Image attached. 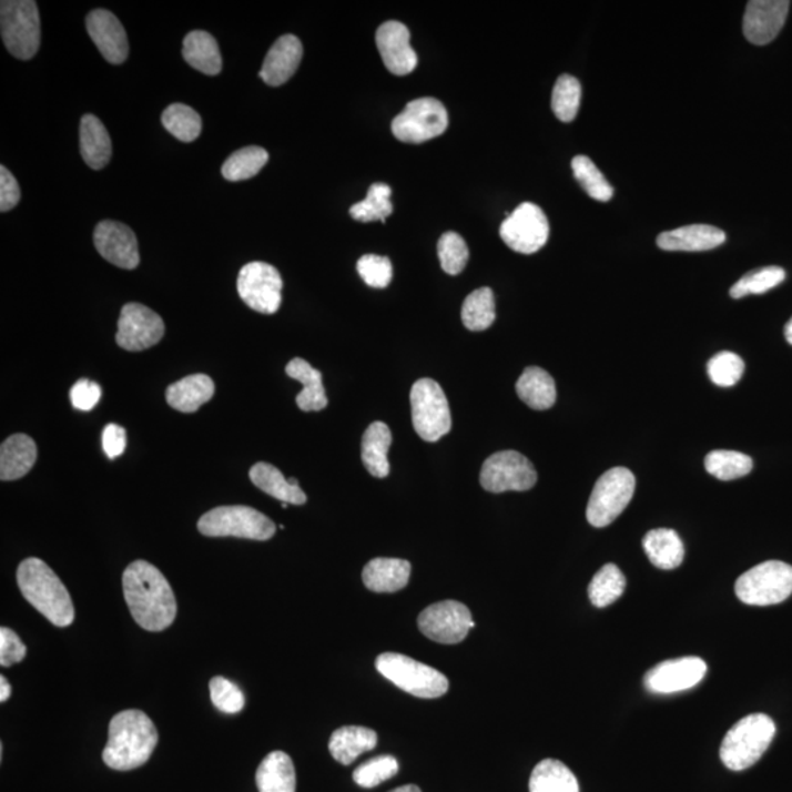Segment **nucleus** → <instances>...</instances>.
Masks as SVG:
<instances>
[{"mask_svg":"<svg viewBox=\"0 0 792 792\" xmlns=\"http://www.w3.org/2000/svg\"><path fill=\"white\" fill-rule=\"evenodd\" d=\"M122 589L132 618L144 630L159 632L174 623V590L166 577L152 563L131 562L122 576Z\"/></svg>","mask_w":792,"mask_h":792,"instance_id":"1","label":"nucleus"},{"mask_svg":"<svg viewBox=\"0 0 792 792\" xmlns=\"http://www.w3.org/2000/svg\"><path fill=\"white\" fill-rule=\"evenodd\" d=\"M159 743L152 719L141 710H124L109 723L103 762L115 771H132L149 762Z\"/></svg>","mask_w":792,"mask_h":792,"instance_id":"2","label":"nucleus"},{"mask_svg":"<svg viewBox=\"0 0 792 792\" xmlns=\"http://www.w3.org/2000/svg\"><path fill=\"white\" fill-rule=\"evenodd\" d=\"M18 587L27 602L57 627L74 622V603L61 578L39 558H27L17 570Z\"/></svg>","mask_w":792,"mask_h":792,"instance_id":"3","label":"nucleus"},{"mask_svg":"<svg viewBox=\"0 0 792 792\" xmlns=\"http://www.w3.org/2000/svg\"><path fill=\"white\" fill-rule=\"evenodd\" d=\"M775 734V722L768 714H749L727 732L719 751L722 763L731 771H745L766 753Z\"/></svg>","mask_w":792,"mask_h":792,"instance_id":"4","label":"nucleus"},{"mask_svg":"<svg viewBox=\"0 0 792 792\" xmlns=\"http://www.w3.org/2000/svg\"><path fill=\"white\" fill-rule=\"evenodd\" d=\"M0 33L4 48L21 61L39 52L42 40L38 3L33 0H3L0 3Z\"/></svg>","mask_w":792,"mask_h":792,"instance_id":"5","label":"nucleus"},{"mask_svg":"<svg viewBox=\"0 0 792 792\" xmlns=\"http://www.w3.org/2000/svg\"><path fill=\"white\" fill-rule=\"evenodd\" d=\"M376 669L398 689L420 699H438L449 689L444 673L399 653H382L376 659Z\"/></svg>","mask_w":792,"mask_h":792,"instance_id":"6","label":"nucleus"},{"mask_svg":"<svg viewBox=\"0 0 792 792\" xmlns=\"http://www.w3.org/2000/svg\"><path fill=\"white\" fill-rule=\"evenodd\" d=\"M197 528L207 537H238L258 541L272 539L276 532L275 522L271 518L245 505L213 508L200 518Z\"/></svg>","mask_w":792,"mask_h":792,"instance_id":"7","label":"nucleus"},{"mask_svg":"<svg viewBox=\"0 0 792 792\" xmlns=\"http://www.w3.org/2000/svg\"><path fill=\"white\" fill-rule=\"evenodd\" d=\"M735 593L751 607L782 603L792 595V567L781 561L759 563L737 580Z\"/></svg>","mask_w":792,"mask_h":792,"instance_id":"8","label":"nucleus"},{"mask_svg":"<svg viewBox=\"0 0 792 792\" xmlns=\"http://www.w3.org/2000/svg\"><path fill=\"white\" fill-rule=\"evenodd\" d=\"M634 490L636 477L628 468H611L596 481L587 505V520L598 528L612 525L631 502Z\"/></svg>","mask_w":792,"mask_h":792,"instance_id":"9","label":"nucleus"},{"mask_svg":"<svg viewBox=\"0 0 792 792\" xmlns=\"http://www.w3.org/2000/svg\"><path fill=\"white\" fill-rule=\"evenodd\" d=\"M413 426L416 434L426 441H438L448 435L453 427V417L448 398L431 379H420L413 385L412 395Z\"/></svg>","mask_w":792,"mask_h":792,"instance_id":"10","label":"nucleus"},{"mask_svg":"<svg viewBox=\"0 0 792 792\" xmlns=\"http://www.w3.org/2000/svg\"><path fill=\"white\" fill-rule=\"evenodd\" d=\"M448 112L438 99L413 100L393 121L396 139L404 143H425L448 129Z\"/></svg>","mask_w":792,"mask_h":792,"instance_id":"11","label":"nucleus"},{"mask_svg":"<svg viewBox=\"0 0 792 792\" xmlns=\"http://www.w3.org/2000/svg\"><path fill=\"white\" fill-rule=\"evenodd\" d=\"M537 484L530 459L517 450H500L487 458L480 471V485L490 494L526 491Z\"/></svg>","mask_w":792,"mask_h":792,"instance_id":"12","label":"nucleus"},{"mask_svg":"<svg viewBox=\"0 0 792 792\" xmlns=\"http://www.w3.org/2000/svg\"><path fill=\"white\" fill-rule=\"evenodd\" d=\"M281 273L272 264L252 262L240 271L236 290L241 299L254 312L276 313L282 303Z\"/></svg>","mask_w":792,"mask_h":792,"instance_id":"13","label":"nucleus"},{"mask_svg":"<svg viewBox=\"0 0 792 792\" xmlns=\"http://www.w3.org/2000/svg\"><path fill=\"white\" fill-rule=\"evenodd\" d=\"M499 234L514 252L537 253L548 243V217L536 204L522 203L500 225Z\"/></svg>","mask_w":792,"mask_h":792,"instance_id":"14","label":"nucleus"},{"mask_svg":"<svg viewBox=\"0 0 792 792\" xmlns=\"http://www.w3.org/2000/svg\"><path fill=\"white\" fill-rule=\"evenodd\" d=\"M418 628L427 639L441 644H458L475 628L470 609L455 600L430 605L418 617Z\"/></svg>","mask_w":792,"mask_h":792,"instance_id":"15","label":"nucleus"},{"mask_svg":"<svg viewBox=\"0 0 792 792\" xmlns=\"http://www.w3.org/2000/svg\"><path fill=\"white\" fill-rule=\"evenodd\" d=\"M165 335L163 318L139 303L125 304L118 321L116 344L126 352L139 353L161 343Z\"/></svg>","mask_w":792,"mask_h":792,"instance_id":"16","label":"nucleus"},{"mask_svg":"<svg viewBox=\"0 0 792 792\" xmlns=\"http://www.w3.org/2000/svg\"><path fill=\"white\" fill-rule=\"evenodd\" d=\"M708 672V664L698 657L664 660L644 677L646 689L654 694H673L693 689Z\"/></svg>","mask_w":792,"mask_h":792,"instance_id":"17","label":"nucleus"},{"mask_svg":"<svg viewBox=\"0 0 792 792\" xmlns=\"http://www.w3.org/2000/svg\"><path fill=\"white\" fill-rule=\"evenodd\" d=\"M94 245L100 256L113 266L132 271L140 264L139 243L125 223L102 221L94 230Z\"/></svg>","mask_w":792,"mask_h":792,"instance_id":"18","label":"nucleus"},{"mask_svg":"<svg viewBox=\"0 0 792 792\" xmlns=\"http://www.w3.org/2000/svg\"><path fill=\"white\" fill-rule=\"evenodd\" d=\"M789 11V0H751L744 13L745 39L758 45L773 42L785 24Z\"/></svg>","mask_w":792,"mask_h":792,"instance_id":"19","label":"nucleus"},{"mask_svg":"<svg viewBox=\"0 0 792 792\" xmlns=\"http://www.w3.org/2000/svg\"><path fill=\"white\" fill-rule=\"evenodd\" d=\"M85 26L91 40L109 63L121 65L126 61L130 53L129 38L124 26L111 11L94 9L85 18Z\"/></svg>","mask_w":792,"mask_h":792,"instance_id":"20","label":"nucleus"},{"mask_svg":"<svg viewBox=\"0 0 792 792\" xmlns=\"http://www.w3.org/2000/svg\"><path fill=\"white\" fill-rule=\"evenodd\" d=\"M382 61L395 75H408L416 70L418 58L409 44V30L399 21H388L376 33Z\"/></svg>","mask_w":792,"mask_h":792,"instance_id":"21","label":"nucleus"},{"mask_svg":"<svg viewBox=\"0 0 792 792\" xmlns=\"http://www.w3.org/2000/svg\"><path fill=\"white\" fill-rule=\"evenodd\" d=\"M303 59V44L293 34L282 35L264 58L261 79L271 88H280L295 74Z\"/></svg>","mask_w":792,"mask_h":792,"instance_id":"22","label":"nucleus"},{"mask_svg":"<svg viewBox=\"0 0 792 792\" xmlns=\"http://www.w3.org/2000/svg\"><path fill=\"white\" fill-rule=\"evenodd\" d=\"M727 234L717 226L689 225L662 232L658 236V247L664 252H708L722 245Z\"/></svg>","mask_w":792,"mask_h":792,"instance_id":"23","label":"nucleus"},{"mask_svg":"<svg viewBox=\"0 0 792 792\" xmlns=\"http://www.w3.org/2000/svg\"><path fill=\"white\" fill-rule=\"evenodd\" d=\"M38 459V446L29 435L9 436L0 446V479L12 481L29 475Z\"/></svg>","mask_w":792,"mask_h":792,"instance_id":"24","label":"nucleus"},{"mask_svg":"<svg viewBox=\"0 0 792 792\" xmlns=\"http://www.w3.org/2000/svg\"><path fill=\"white\" fill-rule=\"evenodd\" d=\"M412 563L404 559L376 558L364 567L363 581L375 593H395L408 585Z\"/></svg>","mask_w":792,"mask_h":792,"instance_id":"25","label":"nucleus"},{"mask_svg":"<svg viewBox=\"0 0 792 792\" xmlns=\"http://www.w3.org/2000/svg\"><path fill=\"white\" fill-rule=\"evenodd\" d=\"M80 152L91 170L100 171L111 162V135L98 116L84 115L80 124Z\"/></svg>","mask_w":792,"mask_h":792,"instance_id":"26","label":"nucleus"},{"mask_svg":"<svg viewBox=\"0 0 792 792\" xmlns=\"http://www.w3.org/2000/svg\"><path fill=\"white\" fill-rule=\"evenodd\" d=\"M215 395V382L207 375H191L177 380L166 389V400L176 412L191 414L199 412L203 404Z\"/></svg>","mask_w":792,"mask_h":792,"instance_id":"27","label":"nucleus"},{"mask_svg":"<svg viewBox=\"0 0 792 792\" xmlns=\"http://www.w3.org/2000/svg\"><path fill=\"white\" fill-rule=\"evenodd\" d=\"M250 480L264 494L281 500V502L293 505L307 502V496L299 487L297 479L291 477L290 480H286L284 475L272 464H254L252 470H250Z\"/></svg>","mask_w":792,"mask_h":792,"instance_id":"28","label":"nucleus"},{"mask_svg":"<svg viewBox=\"0 0 792 792\" xmlns=\"http://www.w3.org/2000/svg\"><path fill=\"white\" fill-rule=\"evenodd\" d=\"M286 375L303 385L302 393L297 395V405L302 412H322L327 407L322 373L312 367V364H308L306 359H291L286 366Z\"/></svg>","mask_w":792,"mask_h":792,"instance_id":"29","label":"nucleus"},{"mask_svg":"<svg viewBox=\"0 0 792 792\" xmlns=\"http://www.w3.org/2000/svg\"><path fill=\"white\" fill-rule=\"evenodd\" d=\"M393 444V434L388 425L382 422L372 423L364 431L362 441V459L364 467L377 479L388 477L390 466L388 450Z\"/></svg>","mask_w":792,"mask_h":792,"instance_id":"30","label":"nucleus"},{"mask_svg":"<svg viewBox=\"0 0 792 792\" xmlns=\"http://www.w3.org/2000/svg\"><path fill=\"white\" fill-rule=\"evenodd\" d=\"M643 548L650 562L660 570H676L684 561V545L678 532L671 528H657L649 531L644 536Z\"/></svg>","mask_w":792,"mask_h":792,"instance_id":"31","label":"nucleus"},{"mask_svg":"<svg viewBox=\"0 0 792 792\" xmlns=\"http://www.w3.org/2000/svg\"><path fill=\"white\" fill-rule=\"evenodd\" d=\"M258 792H295L297 778L293 759L284 751H272L256 772Z\"/></svg>","mask_w":792,"mask_h":792,"instance_id":"32","label":"nucleus"},{"mask_svg":"<svg viewBox=\"0 0 792 792\" xmlns=\"http://www.w3.org/2000/svg\"><path fill=\"white\" fill-rule=\"evenodd\" d=\"M182 57L191 68L206 75H217L222 71L220 45L206 31H191L185 35Z\"/></svg>","mask_w":792,"mask_h":792,"instance_id":"33","label":"nucleus"},{"mask_svg":"<svg viewBox=\"0 0 792 792\" xmlns=\"http://www.w3.org/2000/svg\"><path fill=\"white\" fill-rule=\"evenodd\" d=\"M377 734L366 727H343L332 734L329 751L341 764H352L359 754L376 748Z\"/></svg>","mask_w":792,"mask_h":792,"instance_id":"34","label":"nucleus"},{"mask_svg":"<svg viewBox=\"0 0 792 792\" xmlns=\"http://www.w3.org/2000/svg\"><path fill=\"white\" fill-rule=\"evenodd\" d=\"M516 389L522 403L539 412L552 408L557 403V386L554 377L540 367H527L517 380Z\"/></svg>","mask_w":792,"mask_h":792,"instance_id":"35","label":"nucleus"},{"mask_svg":"<svg viewBox=\"0 0 792 792\" xmlns=\"http://www.w3.org/2000/svg\"><path fill=\"white\" fill-rule=\"evenodd\" d=\"M530 792H580L576 775L559 760H541L528 784Z\"/></svg>","mask_w":792,"mask_h":792,"instance_id":"36","label":"nucleus"},{"mask_svg":"<svg viewBox=\"0 0 792 792\" xmlns=\"http://www.w3.org/2000/svg\"><path fill=\"white\" fill-rule=\"evenodd\" d=\"M627 580L623 573L613 563H607L595 573L589 586L590 602L596 608H607L617 602L626 590Z\"/></svg>","mask_w":792,"mask_h":792,"instance_id":"37","label":"nucleus"},{"mask_svg":"<svg viewBox=\"0 0 792 792\" xmlns=\"http://www.w3.org/2000/svg\"><path fill=\"white\" fill-rule=\"evenodd\" d=\"M268 153L258 145H250L232 153L222 166V175L226 181L240 182L256 176L266 166Z\"/></svg>","mask_w":792,"mask_h":792,"instance_id":"38","label":"nucleus"},{"mask_svg":"<svg viewBox=\"0 0 792 792\" xmlns=\"http://www.w3.org/2000/svg\"><path fill=\"white\" fill-rule=\"evenodd\" d=\"M461 317L468 331L489 329L496 318L494 291L490 288L473 291L463 304Z\"/></svg>","mask_w":792,"mask_h":792,"instance_id":"39","label":"nucleus"},{"mask_svg":"<svg viewBox=\"0 0 792 792\" xmlns=\"http://www.w3.org/2000/svg\"><path fill=\"white\" fill-rule=\"evenodd\" d=\"M705 471L719 480L741 479L753 470V459L737 450H712L704 459Z\"/></svg>","mask_w":792,"mask_h":792,"instance_id":"40","label":"nucleus"},{"mask_svg":"<svg viewBox=\"0 0 792 792\" xmlns=\"http://www.w3.org/2000/svg\"><path fill=\"white\" fill-rule=\"evenodd\" d=\"M390 194H393V189L384 182L373 184L368 189L367 197L349 209V215L358 222H385L386 217L394 212Z\"/></svg>","mask_w":792,"mask_h":792,"instance_id":"41","label":"nucleus"},{"mask_svg":"<svg viewBox=\"0 0 792 792\" xmlns=\"http://www.w3.org/2000/svg\"><path fill=\"white\" fill-rule=\"evenodd\" d=\"M162 124L182 143H191L202 134V118L193 108L174 103L162 113Z\"/></svg>","mask_w":792,"mask_h":792,"instance_id":"42","label":"nucleus"},{"mask_svg":"<svg viewBox=\"0 0 792 792\" xmlns=\"http://www.w3.org/2000/svg\"><path fill=\"white\" fill-rule=\"evenodd\" d=\"M573 176L580 182L586 193L598 202H609L613 195V189L607 177L603 176L599 167L587 156H576L571 162Z\"/></svg>","mask_w":792,"mask_h":792,"instance_id":"43","label":"nucleus"},{"mask_svg":"<svg viewBox=\"0 0 792 792\" xmlns=\"http://www.w3.org/2000/svg\"><path fill=\"white\" fill-rule=\"evenodd\" d=\"M785 271L778 266L758 268L741 277L730 291L731 297L740 299L745 295H759L768 293L785 281Z\"/></svg>","mask_w":792,"mask_h":792,"instance_id":"44","label":"nucleus"},{"mask_svg":"<svg viewBox=\"0 0 792 792\" xmlns=\"http://www.w3.org/2000/svg\"><path fill=\"white\" fill-rule=\"evenodd\" d=\"M581 102V84L576 77L563 74L557 80L552 93V109L559 121L576 120Z\"/></svg>","mask_w":792,"mask_h":792,"instance_id":"45","label":"nucleus"},{"mask_svg":"<svg viewBox=\"0 0 792 792\" xmlns=\"http://www.w3.org/2000/svg\"><path fill=\"white\" fill-rule=\"evenodd\" d=\"M398 760L393 755H377L355 769L353 778L355 784L363 789H375L382 782L394 778L398 773Z\"/></svg>","mask_w":792,"mask_h":792,"instance_id":"46","label":"nucleus"},{"mask_svg":"<svg viewBox=\"0 0 792 792\" xmlns=\"http://www.w3.org/2000/svg\"><path fill=\"white\" fill-rule=\"evenodd\" d=\"M744 362L740 355L722 352L710 358L708 375L714 385L730 388V386L739 384L744 375Z\"/></svg>","mask_w":792,"mask_h":792,"instance_id":"47","label":"nucleus"},{"mask_svg":"<svg viewBox=\"0 0 792 792\" xmlns=\"http://www.w3.org/2000/svg\"><path fill=\"white\" fill-rule=\"evenodd\" d=\"M440 266L448 275H459L468 262V247L466 241L457 232H446L438 243Z\"/></svg>","mask_w":792,"mask_h":792,"instance_id":"48","label":"nucleus"},{"mask_svg":"<svg viewBox=\"0 0 792 792\" xmlns=\"http://www.w3.org/2000/svg\"><path fill=\"white\" fill-rule=\"evenodd\" d=\"M211 699L217 710L223 713L235 714L244 709L245 699L243 691L234 682L226 680L223 677L212 678Z\"/></svg>","mask_w":792,"mask_h":792,"instance_id":"49","label":"nucleus"},{"mask_svg":"<svg viewBox=\"0 0 792 792\" xmlns=\"http://www.w3.org/2000/svg\"><path fill=\"white\" fill-rule=\"evenodd\" d=\"M357 271L362 280L372 288H386L393 281L394 268L388 257L366 254L359 258Z\"/></svg>","mask_w":792,"mask_h":792,"instance_id":"50","label":"nucleus"},{"mask_svg":"<svg viewBox=\"0 0 792 792\" xmlns=\"http://www.w3.org/2000/svg\"><path fill=\"white\" fill-rule=\"evenodd\" d=\"M27 648L20 637L9 628H0V664L3 668L20 663L26 658Z\"/></svg>","mask_w":792,"mask_h":792,"instance_id":"51","label":"nucleus"},{"mask_svg":"<svg viewBox=\"0 0 792 792\" xmlns=\"http://www.w3.org/2000/svg\"><path fill=\"white\" fill-rule=\"evenodd\" d=\"M70 398L72 405L81 412H90L102 398V388L95 382L81 379L72 386Z\"/></svg>","mask_w":792,"mask_h":792,"instance_id":"52","label":"nucleus"},{"mask_svg":"<svg viewBox=\"0 0 792 792\" xmlns=\"http://www.w3.org/2000/svg\"><path fill=\"white\" fill-rule=\"evenodd\" d=\"M21 190L16 176L4 166H0V212L7 213L18 206Z\"/></svg>","mask_w":792,"mask_h":792,"instance_id":"53","label":"nucleus"},{"mask_svg":"<svg viewBox=\"0 0 792 792\" xmlns=\"http://www.w3.org/2000/svg\"><path fill=\"white\" fill-rule=\"evenodd\" d=\"M102 446L108 458L115 459L124 454L126 448V434L124 427L108 425L102 435Z\"/></svg>","mask_w":792,"mask_h":792,"instance_id":"54","label":"nucleus"},{"mask_svg":"<svg viewBox=\"0 0 792 792\" xmlns=\"http://www.w3.org/2000/svg\"><path fill=\"white\" fill-rule=\"evenodd\" d=\"M11 684H9L7 678L0 677V702H7L11 698Z\"/></svg>","mask_w":792,"mask_h":792,"instance_id":"55","label":"nucleus"},{"mask_svg":"<svg viewBox=\"0 0 792 792\" xmlns=\"http://www.w3.org/2000/svg\"><path fill=\"white\" fill-rule=\"evenodd\" d=\"M390 792H422V790L417 785H403Z\"/></svg>","mask_w":792,"mask_h":792,"instance_id":"56","label":"nucleus"},{"mask_svg":"<svg viewBox=\"0 0 792 792\" xmlns=\"http://www.w3.org/2000/svg\"><path fill=\"white\" fill-rule=\"evenodd\" d=\"M784 334L785 339L789 341V344L792 345V317L790 318V322L785 325Z\"/></svg>","mask_w":792,"mask_h":792,"instance_id":"57","label":"nucleus"},{"mask_svg":"<svg viewBox=\"0 0 792 792\" xmlns=\"http://www.w3.org/2000/svg\"><path fill=\"white\" fill-rule=\"evenodd\" d=\"M288 505H290V504L282 502V508H284V509H285V508H288Z\"/></svg>","mask_w":792,"mask_h":792,"instance_id":"58","label":"nucleus"}]
</instances>
